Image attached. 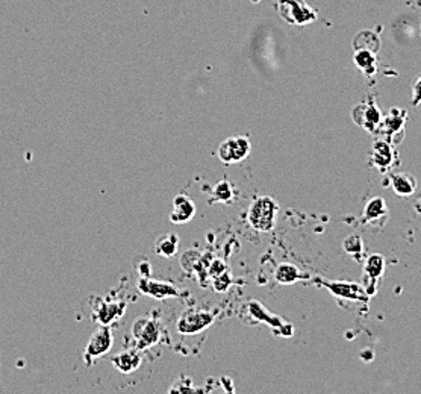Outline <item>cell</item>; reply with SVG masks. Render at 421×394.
<instances>
[{"mask_svg":"<svg viewBox=\"0 0 421 394\" xmlns=\"http://www.w3.org/2000/svg\"><path fill=\"white\" fill-rule=\"evenodd\" d=\"M279 205L270 196L256 197L247 213V220L251 226L260 233H270L276 226Z\"/></svg>","mask_w":421,"mask_h":394,"instance_id":"cell-1","label":"cell"},{"mask_svg":"<svg viewBox=\"0 0 421 394\" xmlns=\"http://www.w3.org/2000/svg\"><path fill=\"white\" fill-rule=\"evenodd\" d=\"M132 337L135 339V347L138 351L150 349L161 342L162 326L157 319L152 317H141L132 324Z\"/></svg>","mask_w":421,"mask_h":394,"instance_id":"cell-2","label":"cell"},{"mask_svg":"<svg viewBox=\"0 0 421 394\" xmlns=\"http://www.w3.org/2000/svg\"><path fill=\"white\" fill-rule=\"evenodd\" d=\"M277 11L290 25L305 26L317 20V11L305 0H277Z\"/></svg>","mask_w":421,"mask_h":394,"instance_id":"cell-3","label":"cell"},{"mask_svg":"<svg viewBox=\"0 0 421 394\" xmlns=\"http://www.w3.org/2000/svg\"><path fill=\"white\" fill-rule=\"evenodd\" d=\"M215 317L210 311L204 310H186L177 319L176 329L181 335H196L199 332L208 329L214 323Z\"/></svg>","mask_w":421,"mask_h":394,"instance_id":"cell-4","label":"cell"},{"mask_svg":"<svg viewBox=\"0 0 421 394\" xmlns=\"http://www.w3.org/2000/svg\"><path fill=\"white\" fill-rule=\"evenodd\" d=\"M251 140L244 135L231 137L218 146L217 155L224 164H237L251 155Z\"/></svg>","mask_w":421,"mask_h":394,"instance_id":"cell-5","label":"cell"},{"mask_svg":"<svg viewBox=\"0 0 421 394\" xmlns=\"http://www.w3.org/2000/svg\"><path fill=\"white\" fill-rule=\"evenodd\" d=\"M352 117L358 126L370 130V132L379 130L382 121H384V114H382L380 108L374 102H364L356 105L352 111Z\"/></svg>","mask_w":421,"mask_h":394,"instance_id":"cell-6","label":"cell"},{"mask_svg":"<svg viewBox=\"0 0 421 394\" xmlns=\"http://www.w3.org/2000/svg\"><path fill=\"white\" fill-rule=\"evenodd\" d=\"M324 287L329 290L333 296L340 299L352 300V302H369V293L365 291L364 285L356 282H346V281H324L322 279Z\"/></svg>","mask_w":421,"mask_h":394,"instance_id":"cell-7","label":"cell"},{"mask_svg":"<svg viewBox=\"0 0 421 394\" xmlns=\"http://www.w3.org/2000/svg\"><path fill=\"white\" fill-rule=\"evenodd\" d=\"M112 347V332L109 329V326H100L92 337L90 338V342L85 347L84 358L87 362L96 359L102 355L108 353Z\"/></svg>","mask_w":421,"mask_h":394,"instance_id":"cell-8","label":"cell"},{"mask_svg":"<svg viewBox=\"0 0 421 394\" xmlns=\"http://www.w3.org/2000/svg\"><path fill=\"white\" fill-rule=\"evenodd\" d=\"M137 288L139 290L141 295L150 296V297L158 299V300L171 299V297L179 296V290H177L176 285H173L171 282L150 279V276H147V277L139 276V279L137 282Z\"/></svg>","mask_w":421,"mask_h":394,"instance_id":"cell-9","label":"cell"},{"mask_svg":"<svg viewBox=\"0 0 421 394\" xmlns=\"http://www.w3.org/2000/svg\"><path fill=\"white\" fill-rule=\"evenodd\" d=\"M404 123H407V111L394 108L382 121L379 130L385 135V140L395 146L400 143V138L403 137Z\"/></svg>","mask_w":421,"mask_h":394,"instance_id":"cell-10","label":"cell"},{"mask_svg":"<svg viewBox=\"0 0 421 394\" xmlns=\"http://www.w3.org/2000/svg\"><path fill=\"white\" fill-rule=\"evenodd\" d=\"M385 272V258L379 253H373L365 259L364 264V288L369 296L374 295L378 290V281L384 276Z\"/></svg>","mask_w":421,"mask_h":394,"instance_id":"cell-11","label":"cell"},{"mask_svg":"<svg viewBox=\"0 0 421 394\" xmlns=\"http://www.w3.org/2000/svg\"><path fill=\"white\" fill-rule=\"evenodd\" d=\"M394 144L385 140V138H378V140L373 143L371 162L380 172H386V170L394 164Z\"/></svg>","mask_w":421,"mask_h":394,"instance_id":"cell-12","label":"cell"},{"mask_svg":"<svg viewBox=\"0 0 421 394\" xmlns=\"http://www.w3.org/2000/svg\"><path fill=\"white\" fill-rule=\"evenodd\" d=\"M124 302H106V300H99L97 305L92 310V319H95L100 326H109V324L119 320L124 313Z\"/></svg>","mask_w":421,"mask_h":394,"instance_id":"cell-13","label":"cell"},{"mask_svg":"<svg viewBox=\"0 0 421 394\" xmlns=\"http://www.w3.org/2000/svg\"><path fill=\"white\" fill-rule=\"evenodd\" d=\"M196 215V205L193 199L186 195H177L173 199V211L170 214V220L175 225H184L188 223Z\"/></svg>","mask_w":421,"mask_h":394,"instance_id":"cell-14","label":"cell"},{"mask_svg":"<svg viewBox=\"0 0 421 394\" xmlns=\"http://www.w3.org/2000/svg\"><path fill=\"white\" fill-rule=\"evenodd\" d=\"M139 352H141V351H138L135 347V349L117 353L115 357L112 358V364L117 367L119 372H121L124 375L134 373L135 370H138L139 366H141V361H143L141 353H139Z\"/></svg>","mask_w":421,"mask_h":394,"instance_id":"cell-15","label":"cell"},{"mask_svg":"<svg viewBox=\"0 0 421 394\" xmlns=\"http://www.w3.org/2000/svg\"><path fill=\"white\" fill-rule=\"evenodd\" d=\"M389 179L397 196L408 197L417 190V179L411 173H394L389 176Z\"/></svg>","mask_w":421,"mask_h":394,"instance_id":"cell-16","label":"cell"},{"mask_svg":"<svg viewBox=\"0 0 421 394\" xmlns=\"http://www.w3.org/2000/svg\"><path fill=\"white\" fill-rule=\"evenodd\" d=\"M306 277L308 276L303 273L297 266L288 264V262H282V264H279L275 270V279L280 285H290L300 279H306Z\"/></svg>","mask_w":421,"mask_h":394,"instance_id":"cell-17","label":"cell"},{"mask_svg":"<svg viewBox=\"0 0 421 394\" xmlns=\"http://www.w3.org/2000/svg\"><path fill=\"white\" fill-rule=\"evenodd\" d=\"M353 49L355 50H370L376 53L380 50V38L374 32V30H361L360 34L355 37L353 40Z\"/></svg>","mask_w":421,"mask_h":394,"instance_id":"cell-18","label":"cell"},{"mask_svg":"<svg viewBox=\"0 0 421 394\" xmlns=\"http://www.w3.org/2000/svg\"><path fill=\"white\" fill-rule=\"evenodd\" d=\"M247 310H248V314H251L252 319L256 320V322L267 323V324H270L271 328H275V329H277L279 326H284V320L279 319V317H276V315L270 314L260 302H255V300H252V302H248L247 304Z\"/></svg>","mask_w":421,"mask_h":394,"instance_id":"cell-19","label":"cell"},{"mask_svg":"<svg viewBox=\"0 0 421 394\" xmlns=\"http://www.w3.org/2000/svg\"><path fill=\"white\" fill-rule=\"evenodd\" d=\"M388 215V208L385 204L384 197H373L370 202L365 205L364 208V221L365 223H374L379 221L380 219H384Z\"/></svg>","mask_w":421,"mask_h":394,"instance_id":"cell-20","label":"cell"},{"mask_svg":"<svg viewBox=\"0 0 421 394\" xmlns=\"http://www.w3.org/2000/svg\"><path fill=\"white\" fill-rule=\"evenodd\" d=\"M179 249V237L176 234H164L155 242V253L164 258L175 257Z\"/></svg>","mask_w":421,"mask_h":394,"instance_id":"cell-21","label":"cell"},{"mask_svg":"<svg viewBox=\"0 0 421 394\" xmlns=\"http://www.w3.org/2000/svg\"><path fill=\"white\" fill-rule=\"evenodd\" d=\"M353 61L356 67L365 75V76H373L378 72V59L376 53L370 50H355Z\"/></svg>","mask_w":421,"mask_h":394,"instance_id":"cell-22","label":"cell"},{"mask_svg":"<svg viewBox=\"0 0 421 394\" xmlns=\"http://www.w3.org/2000/svg\"><path fill=\"white\" fill-rule=\"evenodd\" d=\"M235 195V190H233V185L229 181H220L210 193L209 200L213 204H229Z\"/></svg>","mask_w":421,"mask_h":394,"instance_id":"cell-23","label":"cell"},{"mask_svg":"<svg viewBox=\"0 0 421 394\" xmlns=\"http://www.w3.org/2000/svg\"><path fill=\"white\" fill-rule=\"evenodd\" d=\"M342 247H344V250L352 255V257H360V255L364 252V242L360 235H349L344 243H342Z\"/></svg>","mask_w":421,"mask_h":394,"instance_id":"cell-24","label":"cell"},{"mask_svg":"<svg viewBox=\"0 0 421 394\" xmlns=\"http://www.w3.org/2000/svg\"><path fill=\"white\" fill-rule=\"evenodd\" d=\"M200 258H202V253H199L197 250H188L182 255L181 266L185 272H194V268H196Z\"/></svg>","mask_w":421,"mask_h":394,"instance_id":"cell-25","label":"cell"},{"mask_svg":"<svg viewBox=\"0 0 421 394\" xmlns=\"http://www.w3.org/2000/svg\"><path fill=\"white\" fill-rule=\"evenodd\" d=\"M231 284H232L231 276H229L228 272H226V270H224L223 273H220V275H217L215 277H213V287H214V290L218 291V293H223V291L228 290V288L231 287Z\"/></svg>","mask_w":421,"mask_h":394,"instance_id":"cell-26","label":"cell"},{"mask_svg":"<svg viewBox=\"0 0 421 394\" xmlns=\"http://www.w3.org/2000/svg\"><path fill=\"white\" fill-rule=\"evenodd\" d=\"M170 393H186V391H194V388L191 387V380L188 377H182V380H179L173 384V387L168 390Z\"/></svg>","mask_w":421,"mask_h":394,"instance_id":"cell-27","label":"cell"},{"mask_svg":"<svg viewBox=\"0 0 421 394\" xmlns=\"http://www.w3.org/2000/svg\"><path fill=\"white\" fill-rule=\"evenodd\" d=\"M421 104V76L415 79L414 85H412V105H420Z\"/></svg>","mask_w":421,"mask_h":394,"instance_id":"cell-28","label":"cell"},{"mask_svg":"<svg viewBox=\"0 0 421 394\" xmlns=\"http://www.w3.org/2000/svg\"><path fill=\"white\" fill-rule=\"evenodd\" d=\"M138 273H139V276H141V277L150 276V273H152V267H150L149 262L141 261V264H139V268H138Z\"/></svg>","mask_w":421,"mask_h":394,"instance_id":"cell-29","label":"cell"},{"mask_svg":"<svg viewBox=\"0 0 421 394\" xmlns=\"http://www.w3.org/2000/svg\"><path fill=\"white\" fill-rule=\"evenodd\" d=\"M420 34H421V28H420Z\"/></svg>","mask_w":421,"mask_h":394,"instance_id":"cell-30","label":"cell"}]
</instances>
